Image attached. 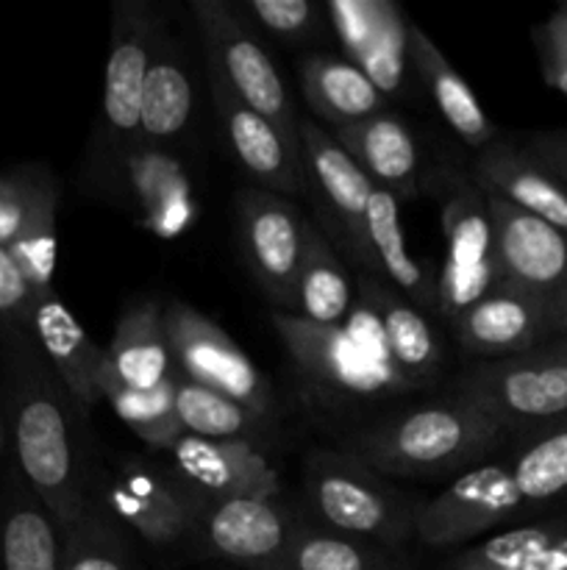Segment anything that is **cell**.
<instances>
[{
    "mask_svg": "<svg viewBox=\"0 0 567 570\" xmlns=\"http://www.w3.org/2000/svg\"><path fill=\"white\" fill-rule=\"evenodd\" d=\"M554 515H567V417L523 434L428 499L417 543L456 549Z\"/></svg>",
    "mask_w": 567,
    "mask_h": 570,
    "instance_id": "6da1fadb",
    "label": "cell"
},
{
    "mask_svg": "<svg viewBox=\"0 0 567 570\" xmlns=\"http://www.w3.org/2000/svg\"><path fill=\"white\" fill-rule=\"evenodd\" d=\"M0 343L9 376L17 462L37 501L64 538L98 493V482L78 443L76 417H81V412L56 379L31 328L0 326Z\"/></svg>",
    "mask_w": 567,
    "mask_h": 570,
    "instance_id": "7a4b0ae2",
    "label": "cell"
},
{
    "mask_svg": "<svg viewBox=\"0 0 567 570\" xmlns=\"http://www.w3.org/2000/svg\"><path fill=\"white\" fill-rule=\"evenodd\" d=\"M517 434L470 401L439 399L400 406L342 440V451L387 479H459L504 454Z\"/></svg>",
    "mask_w": 567,
    "mask_h": 570,
    "instance_id": "3957f363",
    "label": "cell"
},
{
    "mask_svg": "<svg viewBox=\"0 0 567 570\" xmlns=\"http://www.w3.org/2000/svg\"><path fill=\"white\" fill-rule=\"evenodd\" d=\"M356 306L339 326H315L298 315L272 312L270 321L287 345L298 382L311 404L331 412H367L370 406L420 393L389 356L376 304L356 273Z\"/></svg>",
    "mask_w": 567,
    "mask_h": 570,
    "instance_id": "277c9868",
    "label": "cell"
},
{
    "mask_svg": "<svg viewBox=\"0 0 567 570\" xmlns=\"http://www.w3.org/2000/svg\"><path fill=\"white\" fill-rule=\"evenodd\" d=\"M304 493L317 527L389 551L417 540V515L426 504L342 449H315L306 456Z\"/></svg>",
    "mask_w": 567,
    "mask_h": 570,
    "instance_id": "5b68a950",
    "label": "cell"
},
{
    "mask_svg": "<svg viewBox=\"0 0 567 570\" xmlns=\"http://www.w3.org/2000/svg\"><path fill=\"white\" fill-rule=\"evenodd\" d=\"M448 393L470 401L517 438L567 417V337L495 362H467Z\"/></svg>",
    "mask_w": 567,
    "mask_h": 570,
    "instance_id": "8992f818",
    "label": "cell"
},
{
    "mask_svg": "<svg viewBox=\"0 0 567 570\" xmlns=\"http://www.w3.org/2000/svg\"><path fill=\"white\" fill-rule=\"evenodd\" d=\"M189 11L203 42L209 78L222 83L256 115L267 117L298 148L300 117L276 61L259 42L253 26L226 0H192Z\"/></svg>",
    "mask_w": 567,
    "mask_h": 570,
    "instance_id": "52a82bcc",
    "label": "cell"
},
{
    "mask_svg": "<svg viewBox=\"0 0 567 570\" xmlns=\"http://www.w3.org/2000/svg\"><path fill=\"white\" fill-rule=\"evenodd\" d=\"M298 161L304 198L311 204V223L356 273L370 276L367 206L376 184L317 120H300Z\"/></svg>",
    "mask_w": 567,
    "mask_h": 570,
    "instance_id": "ba28073f",
    "label": "cell"
},
{
    "mask_svg": "<svg viewBox=\"0 0 567 570\" xmlns=\"http://www.w3.org/2000/svg\"><path fill=\"white\" fill-rule=\"evenodd\" d=\"M442 200L445 259L437 271V317L450 326L506 282L489 200L470 176L450 173Z\"/></svg>",
    "mask_w": 567,
    "mask_h": 570,
    "instance_id": "9c48e42d",
    "label": "cell"
},
{
    "mask_svg": "<svg viewBox=\"0 0 567 570\" xmlns=\"http://www.w3.org/2000/svg\"><path fill=\"white\" fill-rule=\"evenodd\" d=\"M165 332L178 376L209 387L276 423L278 399L270 379L206 315L183 301L165 304Z\"/></svg>",
    "mask_w": 567,
    "mask_h": 570,
    "instance_id": "30bf717a",
    "label": "cell"
},
{
    "mask_svg": "<svg viewBox=\"0 0 567 570\" xmlns=\"http://www.w3.org/2000/svg\"><path fill=\"white\" fill-rule=\"evenodd\" d=\"M106 176L133 220L153 237L176 239L198 223V193L176 148L139 137L109 150Z\"/></svg>",
    "mask_w": 567,
    "mask_h": 570,
    "instance_id": "8fae6325",
    "label": "cell"
},
{
    "mask_svg": "<svg viewBox=\"0 0 567 570\" xmlns=\"http://www.w3.org/2000/svg\"><path fill=\"white\" fill-rule=\"evenodd\" d=\"M94 495L122 529L161 551L195 538L203 518V507L165 462L126 460L98 484Z\"/></svg>",
    "mask_w": 567,
    "mask_h": 570,
    "instance_id": "7c38bea8",
    "label": "cell"
},
{
    "mask_svg": "<svg viewBox=\"0 0 567 570\" xmlns=\"http://www.w3.org/2000/svg\"><path fill=\"white\" fill-rule=\"evenodd\" d=\"M237 237L242 259L278 312H295V284L306 256V226L295 200L242 187L237 193Z\"/></svg>",
    "mask_w": 567,
    "mask_h": 570,
    "instance_id": "4fadbf2b",
    "label": "cell"
},
{
    "mask_svg": "<svg viewBox=\"0 0 567 570\" xmlns=\"http://www.w3.org/2000/svg\"><path fill=\"white\" fill-rule=\"evenodd\" d=\"M165 454V465L176 473L203 512L237 499H284L281 476L265 443L200 440L183 434Z\"/></svg>",
    "mask_w": 567,
    "mask_h": 570,
    "instance_id": "5bb4252c",
    "label": "cell"
},
{
    "mask_svg": "<svg viewBox=\"0 0 567 570\" xmlns=\"http://www.w3.org/2000/svg\"><path fill=\"white\" fill-rule=\"evenodd\" d=\"M165 22L142 0H120L111 11V50L103 76V122L109 150L139 139V109L150 65L156 59Z\"/></svg>",
    "mask_w": 567,
    "mask_h": 570,
    "instance_id": "9a60e30c",
    "label": "cell"
},
{
    "mask_svg": "<svg viewBox=\"0 0 567 570\" xmlns=\"http://www.w3.org/2000/svg\"><path fill=\"white\" fill-rule=\"evenodd\" d=\"M487 200L504 278L534 295L567 337V234L493 195Z\"/></svg>",
    "mask_w": 567,
    "mask_h": 570,
    "instance_id": "2e32d148",
    "label": "cell"
},
{
    "mask_svg": "<svg viewBox=\"0 0 567 570\" xmlns=\"http://www.w3.org/2000/svg\"><path fill=\"white\" fill-rule=\"evenodd\" d=\"M328 22L345 56L359 67L384 98L404 92L409 70V26L395 0H331Z\"/></svg>",
    "mask_w": 567,
    "mask_h": 570,
    "instance_id": "e0dca14e",
    "label": "cell"
},
{
    "mask_svg": "<svg viewBox=\"0 0 567 570\" xmlns=\"http://www.w3.org/2000/svg\"><path fill=\"white\" fill-rule=\"evenodd\" d=\"M448 328L470 362L509 360L565 337L554 315L534 295L509 282L495 287Z\"/></svg>",
    "mask_w": 567,
    "mask_h": 570,
    "instance_id": "ac0fdd59",
    "label": "cell"
},
{
    "mask_svg": "<svg viewBox=\"0 0 567 570\" xmlns=\"http://www.w3.org/2000/svg\"><path fill=\"white\" fill-rule=\"evenodd\" d=\"M304 515L284 499H237L209 507L198 534L222 560L253 570L287 566Z\"/></svg>",
    "mask_w": 567,
    "mask_h": 570,
    "instance_id": "d6986e66",
    "label": "cell"
},
{
    "mask_svg": "<svg viewBox=\"0 0 567 570\" xmlns=\"http://www.w3.org/2000/svg\"><path fill=\"white\" fill-rule=\"evenodd\" d=\"M211 100L220 120L222 142L250 187L284 195L289 200L300 198L304 178H300L298 148L267 117L248 109L215 78H211Z\"/></svg>",
    "mask_w": 567,
    "mask_h": 570,
    "instance_id": "ffe728a7",
    "label": "cell"
},
{
    "mask_svg": "<svg viewBox=\"0 0 567 570\" xmlns=\"http://www.w3.org/2000/svg\"><path fill=\"white\" fill-rule=\"evenodd\" d=\"M331 137L350 154L378 189L392 195L398 204H409L426 193L422 148L409 122L384 109L367 120L328 128Z\"/></svg>",
    "mask_w": 567,
    "mask_h": 570,
    "instance_id": "44dd1931",
    "label": "cell"
},
{
    "mask_svg": "<svg viewBox=\"0 0 567 570\" xmlns=\"http://www.w3.org/2000/svg\"><path fill=\"white\" fill-rule=\"evenodd\" d=\"M467 176L481 193L567 234V189L517 142V137L500 134L487 148L476 150Z\"/></svg>",
    "mask_w": 567,
    "mask_h": 570,
    "instance_id": "7402d4cb",
    "label": "cell"
},
{
    "mask_svg": "<svg viewBox=\"0 0 567 570\" xmlns=\"http://www.w3.org/2000/svg\"><path fill=\"white\" fill-rule=\"evenodd\" d=\"M31 332L48 365L53 367L56 379L70 395L72 406L81 412V417L89 415L103 401L109 354L92 343V337L83 332L81 323L56 293L44 295L33 304Z\"/></svg>",
    "mask_w": 567,
    "mask_h": 570,
    "instance_id": "603a6c76",
    "label": "cell"
},
{
    "mask_svg": "<svg viewBox=\"0 0 567 570\" xmlns=\"http://www.w3.org/2000/svg\"><path fill=\"white\" fill-rule=\"evenodd\" d=\"M367 254H370V278L404 295L428 317H437V267L409 254L404 223H400V204L378 187L372 189L367 206Z\"/></svg>",
    "mask_w": 567,
    "mask_h": 570,
    "instance_id": "cb8c5ba5",
    "label": "cell"
},
{
    "mask_svg": "<svg viewBox=\"0 0 567 570\" xmlns=\"http://www.w3.org/2000/svg\"><path fill=\"white\" fill-rule=\"evenodd\" d=\"M22 184V220L20 232L6 248L14 256L17 267L31 284L33 295L56 293V245H59V178L42 165L17 167Z\"/></svg>",
    "mask_w": 567,
    "mask_h": 570,
    "instance_id": "d4e9b609",
    "label": "cell"
},
{
    "mask_svg": "<svg viewBox=\"0 0 567 570\" xmlns=\"http://www.w3.org/2000/svg\"><path fill=\"white\" fill-rule=\"evenodd\" d=\"M409 65L420 76L428 98L437 106L439 117L448 122L450 131L472 150L487 148L489 142L500 137L498 126L487 117L481 100L470 89V83L461 78L448 61V56L434 45V39L420 26H409Z\"/></svg>",
    "mask_w": 567,
    "mask_h": 570,
    "instance_id": "484cf974",
    "label": "cell"
},
{
    "mask_svg": "<svg viewBox=\"0 0 567 570\" xmlns=\"http://www.w3.org/2000/svg\"><path fill=\"white\" fill-rule=\"evenodd\" d=\"M359 278L367 287V293H370L372 304H376L384 343H387V351L395 365H398V371L417 390L431 387L445 365L442 337L434 328L431 317L417 309L415 304H409L404 295L389 289L387 284L376 282L370 276H361V273Z\"/></svg>",
    "mask_w": 567,
    "mask_h": 570,
    "instance_id": "4316f807",
    "label": "cell"
},
{
    "mask_svg": "<svg viewBox=\"0 0 567 570\" xmlns=\"http://www.w3.org/2000/svg\"><path fill=\"white\" fill-rule=\"evenodd\" d=\"M106 354L115 376L128 387L156 390L170 384L176 365L165 332V304L142 298L126 306Z\"/></svg>",
    "mask_w": 567,
    "mask_h": 570,
    "instance_id": "83f0119b",
    "label": "cell"
},
{
    "mask_svg": "<svg viewBox=\"0 0 567 570\" xmlns=\"http://www.w3.org/2000/svg\"><path fill=\"white\" fill-rule=\"evenodd\" d=\"M195 117V81L187 59L170 33H165L150 65L139 109V137L176 148Z\"/></svg>",
    "mask_w": 567,
    "mask_h": 570,
    "instance_id": "f1b7e54d",
    "label": "cell"
},
{
    "mask_svg": "<svg viewBox=\"0 0 567 570\" xmlns=\"http://www.w3.org/2000/svg\"><path fill=\"white\" fill-rule=\"evenodd\" d=\"M448 570H567V515L543 518L476 540Z\"/></svg>",
    "mask_w": 567,
    "mask_h": 570,
    "instance_id": "f546056e",
    "label": "cell"
},
{
    "mask_svg": "<svg viewBox=\"0 0 567 570\" xmlns=\"http://www.w3.org/2000/svg\"><path fill=\"white\" fill-rule=\"evenodd\" d=\"M298 72L306 104L315 111L317 120L326 122V128L367 120L387 109L389 104L359 67L339 56H309L300 61Z\"/></svg>",
    "mask_w": 567,
    "mask_h": 570,
    "instance_id": "4dcf8cb0",
    "label": "cell"
},
{
    "mask_svg": "<svg viewBox=\"0 0 567 570\" xmlns=\"http://www.w3.org/2000/svg\"><path fill=\"white\" fill-rule=\"evenodd\" d=\"M356 273L348 262L334 250L326 234L309 220L306 226V256L295 284L292 315L315 323V326H339L348 321L356 306Z\"/></svg>",
    "mask_w": 567,
    "mask_h": 570,
    "instance_id": "1f68e13d",
    "label": "cell"
},
{
    "mask_svg": "<svg viewBox=\"0 0 567 570\" xmlns=\"http://www.w3.org/2000/svg\"><path fill=\"white\" fill-rule=\"evenodd\" d=\"M172 390H176V415L183 434L200 440H253V443H265L270 434V421L178 373L172 376Z\"/></svg>",
    "mask_w": 567,
    "mask_h": 570,
    "instance_id": "d6a6232c",
    "label": "cell"
},
{
    "mask_svg": "<svg viewBox=\"0 0 567 570\" xmlns=\"http://www.w3.org/2000/svg\"><path fill=\"white\" fill-rule=\"evenodd\" d=\"M103 401L150 451H170L183 438L172 382L156 390H133L122 384L109 365L103 376Z\"/></svg>",
    "mask_w": 567,
    "mask_h": 570,
    "instance_id": "836d02e7",
    "label": "cell"
},
{
    "mask_svg": "<svg viewBox=\"0 0 567 570\" xmlns=\"http://www.w3.org/2000/svg\"><path fill=\"white\" fill-rule=\"evenodd\" d=\"M289 570H398V566L395 551L304 521L289 551Z\"/></svg>",
    "mask_w": 567,
    "mask_h": 570,
    "instance_id": "e575fe53",
    "label": "cell"
},
{
    "mask_svg": "<svg viewBox=\"0 0 567 570\" xmlns=\"http://www.w3.org/2000/svg\"><path fill=\"white\" fill-rule=\"evenodd\" d=\"M122 527L94 501L72 532L61 538V570H131Z\"/></svg>",
    "mask_w": 567,
    "mask_h": 570,
    "instance_id": "d590c367",
    "label": "cell"
},
{
    "mask_svg": "<svg viewBox=\"0 0 567 570\" xmlns=\"http://www.w3.org/2000/svg\"><path fill=\"white\" fill-rule=\"evenodd\" d=\"M59 529L42 504H20L3 523L6 570H61Z\"/></svg>",
    "mask_w": 567,
    "mask_h": 570,
    "instance_id": "8d00e7d4",
    "label": "cell"
},
{
    "mask_svg": "<svg viewBox=\"0 0 567 570\" xmlns=\"http://www.w3.org/2000/svg\"><path fill=\"white\" fill-rule=\"evenodd\" d=\"M250 26L261 28L281 42H311L320 37V6L311 0H248L237 6Z\"/></svg>",
    "mask_w": 567,
    "mask_h": 570,
    "instance_id": "74e56055",
    "label": "cell"
},
{
    "mask_svg": "<svg viewBox=\"0 0 567 570\" xmlns=\"http://www.w3.org/2000/svg\"><path fill=\"white\" fill-rule=\"evenodd\" d=\"M543 81L567 98V0L531 28Z\"/></svg>",
    "mask_w": 567,
    "mask_h": 570,
    "instance_id": "f35d334b",
    "label": "cell"
},
{
    "mask_svg": "<svg viewBox=\"0 0 567 570\" xmlns=\"http://www.w3.org/2000/svg\"><path fill=\"white\" fill-rule=\"evenodd\" d=\"M37 304L31 284L17 267L14 256L0 245V326L31 328V312Z\"/></svg>",
    "mask_w": 567,
    "mask_h": 570,
    "instance_id": "ab89813d",
    "label": "cell"
},
{
    "mask_svg": "<svg viewBox=\"0 0 567 570\" xmlns=\"http://www.w3.org/2000/svg\"><path fill=\"white\" fill-rule=\"evenodd\" d=\"M517 142L528 150L537 161H543L550 173L567 189V128H554V131H531L517 137Z\"/></svg>",
    "mask_w": 567,
    "mask_h": 570,
    "instance_id": "60d3db41",
    "label": "cell"
},
{
    "mask_svg": "<svg viewBox=\"0 0 567 570\" xmlns=\"http://www.w3.org/2000/svg\"><path fill=\"white\" fill-rule=\"evenodd\" d=\"M22 184L17 170L0 176V245H9L20 232Z\"/></svg>",
    "mask_w": 567,
    "mask_h": 570,
    "instance_id": "b9f144b4",
    "label": "cell"
},
{
    "mask_svg": "<svg viewBox=\"0 0 567 570\" xmlns=\"http://www.w3.org/2000/svg\"><path fill=\"white\" fill-rule=\"evenodd\" d=\"M3 443H6V426H3V410H0V454H3Z\"/></svg>",
    "mask_w": 567,
    "mask_h": 570,
    "instance_id": "7bdbcfd3",
    "label": "cell"
}]
</instances>
